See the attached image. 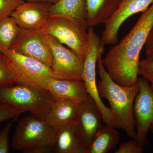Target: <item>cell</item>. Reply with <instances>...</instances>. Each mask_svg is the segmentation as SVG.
<instances>
[{
    "instance_id": "6da1fadb",
    "label": "cell",
    "mask_w": 153,
    "mask_h": 153,
    "mask_svg": "<svg viewBox=\"0 0 153 153\" xmlns=\"http://www.w3.org/2000/svg\"><path fill=\"white\" fill-rule=\"evenodd\" d=\"M153 25V3L142 12L130 32L102 58L108 74L119 85L129 86L137 82L140 54Z\"/></svg>"
},
{
    "instance_id": "7a4b0ae2",
    "label": "cell",
    "mask_w": 153,
    "mask_h": 153,
    "mask_svg": "<svg viewBox=\"0 0 153 153\" xmlns=\"http://www.w3.org/2000/svg\"><path fill=\"white\" fill-rule=\"evenodd\" d=\"M102 55L97 62L100 79L97 83L99 95L109 102L112 117L113 126L122 129L128 137L134 138L136 134L135 128L133 105L139 91L138 82L129 86H122L110 76L102 64Z\"/></svg>"
},
{
    "instance_id": "3957f363",
    "label": "cell",
    "mask_w": 153,
    "mask_h": 153,
    "mask_svg": "<svg viewBox=\"0 0 153 153\" xmlns=\"http://www.w3.org/2000/svg\"><path fill=\"white\" fill-rule=\"evenodd\" d=\"M56 130L44 119L27 116L19 119L11 146L24 153L51 152L55 149Z\"/></svg>"
},
{
    "instance_id": "277c9868",
    "label": "cell",
    "mask_w": 153,
    "mask_h": 153,
    "mask_svg": "<svg viewBox=\"0 0 153 153\" xmlns=\"http://www.w3.org/2000/svg\"><path fill=\"white\" fill-rule=\"evenodd\" d=\"M53 101L47 91L24 84L0 87V102L44 119Z\"/></svg>"
},
{
    "instance_id": "5b68a950",
    "label": "cell",
    "mask_w": 153,
    "mask_h": 153,
    "mask_svg": "<svg viewBox=\"0 0 153 153\" xmlns=\"http://www.w3.org/2000/svg\"><path fill=\"white\" fill-rule=\"evenodd\" d=\"M88 44L83 61L82 80L87 93L95 102L102 115V122L106 126L113 127L112 117L110 108L103 103L98 92L96 82V67L99 58L104 52V44L94 27L87 29Z\"/></svg>"
},
{
    "instance_id": "8992f818",
    "label": "cell",
    "mask_w": 153,
    "mask_h": 153,
    "mask_svg": "<svg viewBox=\"0 0 153 153\" xmlns=\"http://www.w3.org/2000/svg\"><path fill=\"white\" fill-rule=\"evenodd\" d=\"M87 28L74 19L50 16L41 30L66 45L84 61L88 44Z\"/></svg>"
},
{
    "instance_id": "52a82bcc",
    "label": "cell",
    "mask_w": 153,
    "mask_h": 153,
    "mask_svg": "<svg viewBox=\"0 0 153 153\" xmlns=\"http://www.w3.org/2000/svg\"><path fill=\"white\" fill-rule=\"evenodd\" d=\"M4 55L16 84H26L39 88L38 82L43 77L57 78L51 68L39 60L12 49L5 52Z\"/></svg>"
},
{
    "instance_id": "ba28073f",
    "label": "cell",
    "mask_w": 153,
    "mask_h": 153,
    "mask_svg": "<svg viewBox=\"0 0 153 153\" xmlns=\"http://www.w3.org/2000/svg\"><path fill=\"white\" fill-rule=\"evenodd\" d=\"M137 82L139 91L133 105L136 126V134L134 139L145 147L148 144L149 131L153 133V91L149 82L144 77H138Z\"/></svg>"
},
{
    "instance_id": "9c48e42d",
    "label": "cell",
    "mask_w": 153,
    "mask_h": 153,
    "mask_svg": "<svg viewBox=\"0 0 153 153\" xmlns=\"http://www.w3.org/2000/svg\"><path fill=\"white\" fill-rule=\"evenodd\" d=\"M52 51L51 69L57 78L82 80L83 62L75 52L56 38L45 35Z\"/></svg>"
},
{
    "instance_id": "30bf717a",
    "label": "cell",
    "mask_w": 153,
    "mask_h": 153,
    "mask_svg": "<svg viewBox=\"0 0 153 153\" xmlns=\"http://www.w3.org/2000/svg\"><path fill=\"white\" fill-rule=\"evenodd\" d=\"M10 49L39 60L50 68L52 66L51 48L41 30L21 29Z\"/></svg>"
},
{
    "instance_id": "8fae6325",
    "label": "cell",
    "mask_w": 153,
    "mask_h": 153,
    "mask_svg": "<svg viewBox=\"0 0 153 153\" xmlns=\"http://www.w3.org/2000/svg\"><path fill=\"white\" fill-rule=\"evenodd\" d=\"M153 3V0H120L114 13L104 24L100 37L103 44H117L119 31L125 21L134 14L142 13Z\"/></svg>"
},
{
    "instance_id": "7c38bea8",
    "label": "cell",
    "mask_w": 153,
    "mask_h": 153,
    "mask_svg": "<svg viewBox=\"0 0 153 153\" xmlns=\"http://www.w3.org/2000/svg\"><path fill=\"white\" fill-rule=\"evenodd\" d=\"M38 86L48 91L53 100L68 99L79 104L91 98L86 91L84 82L80 79L47 76L39 81Z\"/></svg>"
},
{
    "instance_id": "4fadbf2b",
    "label": "cell",
    "mask_w": 153,
    "mask_h": 153,
    "mask_svg": "<svg viewBox=\"0 0 153 153\" xmlns=\"http://www.w3.org/2000/svg\"><path fill=\"white\" fill-rule=\"evenodd\" d=\"M102 122L101 113L92 98L79 103L75 128L87 149L95 134L102 126Z\"/></svg>"
},
{
    "instance_id": "5bb4252c",
    "label": "cell",
    "mask_w": 153,
    "mask_h": 153,
    "mask_svg": "<svg viewBox=\"0 0 153 153\" xmlns=\"http://www.w3.org/2000/svg\"><path fill=\"white\" fill-rule=\"evenodd\" d=\"M52 4L43 2H25L10 17L21 29L41 30L50 17Z\"/></svg>"
},
{
    "instance_id": "9a60e30c",
    "label": "cell",
    "mask_w": 153,
    "mask_h": 153,
    "mask_svg": "<svg viewBox=\"0 0 153 153\" xmlns=\"http://www.w3.org/2000/svg\"><path fill=\"white\" fill-rule=\"evenodd\" d=\"M79 104L68 99L53 100L44 120L56 129L75 123L78 115Z\"/></svg>"
},
{
    "instance_id": "2e32d148",
    "label": "cell",
    "mask_w": 153,
    "mask_h": 153,
    "mask_svg": "<svg viewBox=\"0 0 153 153\" xmlns=\"http://www.w3.org/2000/svg\"><path fill=\"white\" fill-rule=\"evenodd\" d=\"M120 0H85L88 28L104 24L117 8Z\"/></svg>"
},
{
    "instance_id": "e0dca14e",
    "label": "cell",
    "mask_w": 153,
    "mask_h": 153,
    "mask_svg": "<svg viewBox=\"0 0 153 153\" xmlns=\"http://www.w3.org/2000/svg\"><path fill=\"white\" fill-rule=\"evenodd\" d=\"M55 149L57 153H87V148L80 139L75 123L56 130Z\"/></svg>"
},
{
    "instance_id": "ac0fdd59",
    "label": "cell",
    "mask_w": 153,
    "mask_h": 153,
    "mask_svg": "<svg viewBox=\"0 0 153 153\" xmlns=\"http://www.w3.org/2000/svg\"><path fill=\"white\" fill-rule=\"evenodd\" d=\"M54 16L74 19L88 28L85 0H57L50 10V16Z\"/></svg>"
},
{
    "instance_id": "d6986e66",
    "label": "cell",
    "mask_w": 153,
    "mask_h": 153,
    "mask_svg": "<svg viewBox=\"0 0 153 153\" xmlns=\"http://www.w3.org/2000/svg\"><path fill=\"white\" fill-rule=\"evenodd\" d=\"M120 140V135L116 128L102 126L93 137L87 153H106L115 147Z\"/></svg>"
},
{
    "instance_id": "ffe728a7",
    "label": "cell",
    "mask_w": 153,
    "mask_h": 153,
    "mask_svg": "<svg viewBox=\"0 0 153 153\" xmlns=\"http://www.w3.org/2000/svg\"><path fill=\"white\" fill-rule=\"evenodd\" d=\"M21 30L11 17L0 21V53L4 54L11 49Z\"/></svg>"
},
{
    "instance_id": "44dd1931",
    "label": "cell",
    "mask_w": 153,
    "mask_h": 153,
    "mask_svg": "<svg viewBox=\"0 0 153 153\" xmlns=\"http://www.w3.org/2000/svg\"><path fill=\"white\" fill-rule=\"evenodd\" d=\"M16 84L13 77L7 66L4 54L0 53V87Z\"/></svg>"
},
{
    "instance_id": "7402d4cb",
    "label": "cell",
    "mask_w": 153,
    "mask_h": 153,
    "mask_svg": "<svg viewBox=\"0 0 153 153\" xmlns=\"http://www.w3.org/2000/svg\"><path fill=\"white\" fill-rule=\"evenodd\" d=\"M24 2L23 0H0V21L10 17L13 12Z\"/></svg>"
},
{
    "instance_id": "603a6c76",
    "label": "cell",
    "mask_w": 153,
    "mask_h": 153,
    "mask_svg": "<svg viewBox=\"0 0 153 153\" xmlns=\"http://www.w3.org/2000/svg\"><path fill=\"white\" fill-rule=\"evenodd\" d=\"M25 112L24 111L11 105L0 102V122L11 119H16Z\"/></svg>"
},
{
    "instance_id": "cb8c5ba5",
    "label": "cell",
    "mask_w": 153,
    "mask_h": 153,
    "mask_svg": "<svg viewBox=\"0 0 153 153\" xmlns=\"http://www.w3.org/2000/svg\"><path fill=\"white\" fill-rule=\"evenodd\" d=\"M138 75L144 77L149 82L153 91V61L146 58L140 60Z\"/></svg>"
},
{
    "instance_id": "d4e9b609",
    "label": "cell",
    "mask_w": 153,
    "mask_h": 153,
    "mask_svg": "<svg viewBox=\"0 0 153 153\" xmlns=\"http://www.w3.org/2000/svg\"><path fill=\"white\" fill-rule=\"evenodd\" d=\"M144 151V147L134 138L122 143L115 153H142Z\"/></svg>"
},
{
    "instance_id": "484cf974",
    "label": "cell",
    "mask_w": 153,
    "mask_h": 153,
    "mask_svg": "<svg viewBox=\"0 0 153 153\" xmlns=\"http://www.w3.org/2000/svg\"><path fill=\"white\" fill-rule=\"evenodd\" d=\"M12 125V122L9 123L0 131V153L9 152L10 144L9 136Z\"/></svg>"
},
{
    "instance_id": "4316f807",
    "label": "cell",
    "mask_w": 153,
    "mask_h": 153,
    "mask_svg": "<svg viewBox=\"0 0 153 153\" xmlns=\"http://www.w3.org/2000/svg\"><path fill=\"white\" fill-rule=\"evenodd\" d=\"M145 46L146 58L153 61V25L149 33Z\"/></svg>"
},
{
    "instance_id": "83f0119b",
    "label": "cell",
    "mask_w": 153,
    "mask_h": 153,
    "mask_svg": "<svg viewBox=\"0 0 153 153\" xmlns=\"http://www.w3.org/2000/svg\"><path fill=\"white\" fill-rule=\"evenodd\" d=\"M25 2H48L54 4L57 0H23Z\"/></svg>"
}]
</instances>
